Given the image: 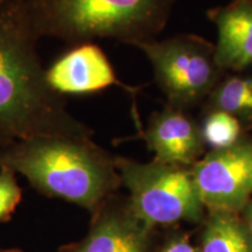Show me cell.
<instances>
[{"label": "cell", "instance_id": "1", "mask_svg": "<svg viewBox=\"0 0 252 252\" xmlns=\"http://www.w3.org/2000/svg\"><path fill=\"white\" fill-rule=\"evenodd\" d=\"M26 0L0 6V147L36 135L91 137L49 87Z\"/></svg>", "mask_w": 252, "mask_h": 252}, {"label": "cell", "instance_id": "2", "mask_svg": "<svg viewBox=\"0 0 252 252\" xmlns=\"http://www.w3.org/2000/svg\"><path fill=\"white\" fill-rule=\"evenodd\" d=\"M0 168L24 175L34 189L93 214L122 185L116 158L91 137L36 135L0 147Z\"/></svg>", "mask_w": 252, "mask_h": 252}, {"label": "cell", "instance_id": "3", "mask_svg": "<svg viewBox=\"0 0 252 252\" xmlns=\"http://www.w3.org/2000/svg\"><path fill=\"white\" fill-rule=\"evenodd\" d=\"M175 0H26L41 36L72 45L115 39L138 46L165 28Z\"/></svg>", "mask_w": 252, "mask_h": 252}, {"label": "cell", "instance_id": "4", "mask_svg": "<svg viewBox=\"0 0 252 252\" xmlns=\"http://www.w3.org/2000/svg\"><path fill=\"white\" fill-rule=\"evenodd\" d=\"M116 167L122 185L128 190L132 213L147 228L202 217L204 207L190 168L121 157L116 158Z\"/></svg>", "mask_w": 252, "mask_h": 252}, {"label": "cell", "instance_id": "5", "mask_svg": "<svg viewBox=\"0 0 252 252\" xmlns=\"http://www.w3.org/2000/svg\"><path fill=\"white\" fill-rule=\"evenodd\" d=\"M135 47L152 64L168 105L184 111L208 98L224 72L217 64L215 45L193 34L154 39Z\"/></svg>", "mask_w": 252, "mask_h": 252}, {"label": "cell", "instance_id": "6", "mask_svg": "<svg viewBox=\"0 0 252 252\" xmlns=\"http://www.w3.org/2000/svg\"><path fill=\"white\" fill-rule=\"evenodd\" d=\"M203 207L210 214H236L252 197V138L243 134L225 149L212 150L190 167Z\"/></svg>", "mask_w": 252, "mask_h": 252}, {"label": "cell", "instance_id": "7", "mask_svg": "<svg viewBox=\"0 0 252 252\" xmlns=\"http://www.w3.org/2000/svg\"><path fill=\"white\" fill-rule=\"evenodd\" d=\"M49 87L56 94H88L119 86L134 98L138 88L122 83L100 47L93 42L74 45L46 69Z\"/></svg>", "mask_w": 252, "mask_h": 252}, {"label": "cell", "instance_id": "8", "mask_svg": "<svg viewBox=\"0 0 252 252\" xmlns=\"http://www.w3.org/2000/svg\"><path fill=\"white\" fill-rule=\"evenodd\" d=\"M93 215L86 237L63 245L59 252H147L152 229L135 217L128 200L111 206L109 197Z\"/></svg>", "mask_w": 252, "mask_h": 252}, {"label": "cell", "instance_id": "9", "mask_svg": "<svg viewBox=\"0 0 252 252\" xmlns=\"http://www.w3.org/2000/svg\"><path fill=\"white\" fill-rule=\"evenodd\" d=\"M140 135L154 152V160L168 165L191 167L206 146L200 123L169 105L151 116Z\"/></svg>", "mask_w": 252, "mask_h": 252}, {"label": "cell", "instance_id": "10", "mask_svg": "<svg viewBox=\"0 0 252 252\" xmlns=\"http://www.w3.org/2000/svg\"><path fill=\"white\" fill-rule=\"evenodd\" d=\"M217 28L216 61L223 71L252 68V0H232L208 13Z\"/></svg>", "mask_w": 252, "mask_h": 252}, {"label": "cell", "instance_id": "11", "mask_svg": "<svg viewBox=\"0 0 252 252\" xmlns=\"http://www.w3.org/2000/svg\"><path fill=\"white\" fill-rule=\"evenodd\" d=\"M207 99L204 110L228 112L244 128H252V72L220 81Z\"/></svg>", "mask_w": 252, "mask_h": 252}, {"label": "cell", "instance_id": "12", "mask_svg": "<svg viewBox=\"0 0 252 252\" xmlns=\"http://www.w3.org/2000/svg\"><path fill=\"white\" fill-rule=\"evenodd\" d=\"M200 252H252V237L235 214H212Z\"/></svg>", "mask_w": 252, "mask_h": 252}, {"label": "cell", "instance_id": "13", "mask_svg": "<svg viewBox=\"0 0 252 252\" xmlns=\"http://www.w3.org/2000/svg\"><path fill=\"white\" fill-rule=\"evenodd\" d=\"M200 126L204 145L212 147V150L225 149L243 137L244 127L241 122L220 110H204Z\"/></svg>", "mask_w": 252, "mask_h": 252}, {"label": "cell", "instance_id": "14", "mask_svg": "<svg viewBox=\"0 0 252 252\" xmlns=\"http://www.w3.org/2000/svg\"><path fill=\"white\" fill-rule=\"evenodd\" d=\"M17 173L9 168H0V223L8 222L23 198Z\"/></svg>", "mask_w": 252, "mask_h": 252}, {"label": "cell", "instance_id": "15", "mask_svg": "<svg viewBox=\"0 0 252 252\" xmlns=\"http://www.w3.org/2000/svg\"><path fill=\"white\" fill-rule=\"evenodd\" d=\"M161 252H198L186 238H178L169 242Z\"/></svg>", "mask_w": 252, "mask_h": 252}, {"label": "cell", "instance_id": "16", "mask_svg": "<svg viewBox=\"0 0 252 252\" xmlns=\"http://www.w3.org/2000/svg\"><path fill=\"white\" fill-rule=\"evenodd\" d=\"M243 214H244V225L245 228L248 229L249 234H250L252 237V198L249 201L247 206L244 207Z\"/></svg>", "mask_w": 252, "mask_h": 252}, {"label": "cell", "instance_id": "17", "mask_svg": "<svg viewBox=\"0 0 252 252\" xmlns=\"http://www.w3.org/2000/svg\"><path fill=\"white\" fill-rule=\"evenodd\" d=\"M0 252H21L20 250H15V249H5L0 248Z\"/></svg>", "mask_w": 252, "mask_h": 252}, {"label": "cell", "instance_id": "18", "mask_svg": "<svg viewBox=\"0 0 252 252\" xmlns=\"http://www.w3.org/2000/svg\"><path fill=\"white\" fill-rule=\"evenodd\" d=\"M6 1H8V0H0V6H1L2 4H5Z\"/></svg>", "mask_w": 252, "mask_h": 252}]
</instances>
